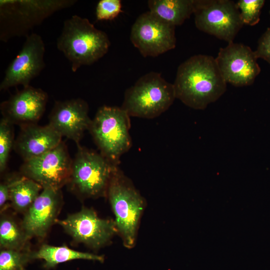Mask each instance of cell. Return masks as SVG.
<instances>
[{
	"mask_svg": "<svg viewBox=\"0 0 270 270\" xmlns=\"http://www.w3.org/2000/svg\"><path fill=\"white\" fill-rule=\"evenodd\" d=\"M215 58L194 55L178 67L173 84L176 98L196 110H204L216 101L226 90Z\"/></svg>",
	"mask_w": 270,
	"mask_h": 270,
	"instance_id": "6da1fadb",
	"label": "cell"
},
{
	"mask_svg": "<svg viewBox=\"0 0 270 270\" xmlns=\"http://www.w3.org/2000/svg\"><path fill=\"white\" fill-rule=\"evenodd\" d=\"M110 44L105 32L96 28L86 18L78 15L64 22L56 41L58 49L70 62L73 72L102 58Z\"/></svg>",
	"mask_w": 270,
	"mask_h": 270,
	"instance_id": "7a4b0ae2",
	"label": "cell"
},
{
	"mask_svg": "<svg viewBox=\"0 0 270 270\" xmlns=\"http://www.w3.org/2000/svg\"><path fill=\"white\" fill-rule=\"evenodd\" d=\"M76 0H0V40L28 36L30 31L54 12L68 8Z\"/></svg>",
	"mask_w": 270,
	"mask_h": 270,
	"instance_id": "3957f363",
	"label": "cell"
},
{
	"mask_svg": "<svg viewBox=\"0 0 270 270\" xmlns=\"http://www.w3.org/2000/svg\"><path fill=\"white\" fill-rule=\"evenodd\" d=\"M106 196L123 244L131 248L136 243L140 221L146 206L145 200L118 166L112 174Z\"/></svg>",
	"mask_w": 270,
	"mask_h": 270,
	"instance_id": "277c9868",
	"label": "cell"
},
{
	"mask_svg": "<svg viewBox=\"0 0 270 270\" xmlns=\"http://www.w3.org/2000/svg\"><path fill=\"white\" fill-rule=\"evenodd\" d=\"M176 98L173 84L151 72L126 90L121 108L130 117L154 118L167 110Z\"/></svg>",
	"mask_w": 270,
	"mask_h": 270,
	"instance_id": "5b68a950",
	"label": "cell"
},
{
	"mask_svg": "<svg viewBox=\"0 0 270 270\" xmlns=\"http://www.w3.org/2000/svg\"><path fill=\"white\" fill-rule=\"evenodd\" d=\"M130 128V116L121 107L104 106L98 109L88 130L100 153L118 166L120 156L132 145Z\"/></svg>",
	"mask_w": 270,
	"mask_h": 270,
	"instance_id": "8992f818",
	"label": "cell"
},
{
	"mask_svg": "<svg viewBox=\"0 0 270 270\" xmlns=\"http://www.w3.org/2000/svg\"><path fill=\"white\" fill-rule=\"evenodd\" d=\"M100 152L78 146L72 159L70 189L84 198L107 196L108 185L116 168Z\"/></svg>",
	"mask_w": 270,
	"mask_h": 270,
	"instance_id": "52a82bcc",
	"label": "cell"
},
{
	"mask_svg": "<svg viewBox=\"0 0 270 270\" xmlns=\"http://www.w3.org/2000/svg\"><path fill=\"white\" fill-rule=\"evenodd\" d=\"M194 14L197 28L228 43L244 24L236 2L230 0H194Z\"/></svg>",
	"mask_w": 270,
	"mask_h": 270,
	"instance_id": "ba28073f",
	"label": "cell"
},
{
	"mask_svg": "<svg viewBox=\"0 0 270 270\" xmlns=\"http://www.w3.org/2000/svg\"><path fill=\"white\" fill-rule=\"evenodd\" d=\"M176 26L148 11L132 24L130 40L144 57H156L176 46Z\"/></svg>",
	"mask_w": 270,
	"mask_h": 270,
	"instance_id": "9c48e42d",
	"label": "cell"
},
{
	"mask_svg": "<svg viewBox=\"0 0 270 270\" xmlns=\"http://www.w3.org/2000/svg\"><path fill=\"white\" fill-rule=\"evenodd\" d=\"M72 162L67 146L62 141L50 151L24 162L20 170L42 188L61 189L68 182Z\"/></svg>",
	"mask_w": 270,
	"mask_h": 270,
	"instance_id": "30bf717a",
	"label": "cell"
},
{
	"mask_svg": "<svg viewBox=\"0 0 270 270\" xmlns=\"http://www.w3.org/2000/svg\"><path fill=\"white\" fill-rule=\"evenodd\" d=\"M56 222L76 241L93 249L106 246L118 233L114 220L100 218L86 208Z\"/></svg>",
	"mask_w": 270,
	"mask_h": 270,
	"instance_id": "8fae6325",
	"label": "cell"
},
{
	"mask_svg": "<svg viewBox=\"0 0 270 270\" xmlns=\"http://www.w3.org/2000/svg\"><path fill=\"white\" fill-rule=\"evenodd\" d=\"M215 60L226 83L235 86L252 84L260 72L254 51L241 43H228Z\"/></svg>",
	"mask_w": 270,
	"mask_h": 270,
	"instance_id": "7c38bea8",
	"label": "cell"
},
{
	"mask_svg": "<svg viewBox=\"0 0 270 270\" xmlns=\"http://www.w3.org/2000/svg\"><path fill=\"white\" fill-rule=\"evenodd\" d=\"M22 47L6 68L0 84V90L22 85L30 86L45 66V46L42 37L32 33L26 36Z\"/></svg>",
	"mask_w": 270,
	"mask_h": 270,
	"instance_id": "4fadbf2b",
	"label": "cell"
},
{
	"mask_svg": "<svg viewBox=\"0 0 270 270\" xmlns=\"http://www.w3.org/2000/svg\"><path fill=\"white\" fill-rule=\"evenodd\" d=\"M88 110V103L80 98L56 101L50 114L48 124L62 137L73 140L78 146L92 120Z\"/></svg>",
	"mask_w": 270,
	"mask_h": 270,
	"instance_id": "5bb4252c",
	"label": "cell"
},
{
	"mask_svg": "<svg viewBox=\"0 0 270 270\" xmlns=\"http://www.w3.org/2000/svg\"><path fill=\"white\" fill-rule=\"evenodd\" d=\"M61 189L50 188L42 190L24 212L21 226L29 240L44 238L56 220L62 204Z\"/></svg>",
	"mask_w": 270,
	"mask_h": 270,
	"instance_id": "9a60e30c",
	"label": "cell"
},
{
	"mask_svg": "<svg viewBox=\"0 0 270 270\" xmlns=\"http://www.w3.org/2000/svg\"><path fill=\"white\" fill-rule=\"evenodd\" d=\"M48 100L42 90L30 85L0 104L3 118L20 127L36 124L42 116Z\"/></svg>",
	"mask_w": 270,
	"mask_h": 270,
	"instance_id": "2e32d148",
	"label": "cell"
},
{
	"mask_svg": "<svg viewBox=\"0 0 270 270\" xmlns=\"http://www.w3.org/2000/svg\"><path fill=\"white\" fill-rule=\"evenodd\" d=\"M62 141V136L48 124H32L20 127L13 148L24 162L50 151Z\"/></svg>",
	"mask_w": 270,
	"mask_h": 270,
	"instance_id": "e0dca14e",
	"label": "cell"
},
{
	"mask_svg": "<svg viewBox=\"0 0 270 270\" xmlns=\"http://www.w3.org/2000/svg\"><path fill=\"white\" fill-rule=\"evenodd\" d=\"M32 260L42 259L46 269L54 268L56 265L74 260H86L103 262V256L75 250L66 246H52L44 244L36 252H32Z\"/></svg>",
	"mask_w": 270,
	"mask_h": 270,
	"instance_id": "ac0fdd59",
	"label": "cell"
},
{
	"mask_svg": "<svg viewBox=\"0 0 270 270\" xmlns=\"http://www.w3.org/2000/svg\"><path fill=\"white\" fill-rule=\"evenodd\" d=\"M148 4L149 11L175 26L194 12V0H150Z\"/></svg>",
	"mask_w": 270,
	"mask_h": 270,
	"instance_id": "d6986e66",
	"label": "cell"
},
{
	"mask_svg": "<svg viewBox=\"0 0 270 270\" xmlns=\"http://www.w3.org/2000/svg\"><path fill=\"white\" fill-rule=\"evenodd\" d=\"M34 180L21 175H15L10 190V200L13 208L24 213L30 207L42 190Z\"/></svg>",
	"mask_w": 270,
	"mask_h": 270,
	"instance_id": "ffe728a7",
	"label": "cell"
},
{
	"mask_svg": "<svg viewBox=\"0 0 270 270\" xmlns=\"http://www.w3.org/2000/svg\"><path fill=\"white\" fill-rule=\"evenodd\" d=\"M28 240L21 226L8 216H2L0 222V246L3 249L24 250Z\"/></svg>",
	"mask_w": 270,
	"mask_h": 270,
	"instance_id": "44dd1931",
	"label": "cell"
},
{
	"mask_svg": "<svg viewBox=\"0 0 270 270\" xmlns=\"http://www.w3.org/2000/svg\"><path fill=\"white\" fill-rule=\"evenodd\" d=\"M32 260L29 249H3L0 252V270H21Z\"/></svg>",
	"mask_w": 270,
	"mask_h": 270,
	"instance_id": "7402d4cb",
	"label": "cell"
},
{
	"mask_svg": "<svg viewBox=\"0 0 270 270\" xmlns=\"http://www.w3.org/2000/svg\"><path fill=\"white\" fill-rule=\"evenodd\" d=\"M13 124L2 118L0 122V172L3 173L7 167L10 154L14 148Z\"/></svg>",
	"mask_w": 270,
	"mask_h": 270,
	"instance_id": "603a6c76",
	"label": "cell"
},
{
	"mask_svg": "<svg viewBox=\"0 0 270 270\" xmlns=\"http://www.w3.org/2000/svg\"><path fill=\"white\" fill-rule=\"evenodd\" d=\"M264 0H239L236 2L244 24L253 26L260 20Z\"/></svg>",
	"mask_w": 270,
	"mask_h": 270,
	"instance_id": "cb8c5ba5",
	"label": "cell"
},
{
	"mask_svg": "<svg viewBox=\"0 0 270 270\" xmlns=\"http://www.w3.org/2000/svg\"><path fill=\"white\" fill-rule=\"evenodd\" d=\"M122 12L120 0H100L96 6V15L97 20H112Z\"/></svg>",
	"mask_w": 270,
	"mask_h": 270,
	"instance_id": "d4e9b609",
	"label": "cell"
},
{
	"mask_svg": "<svg viewBox=\"0 0 270 270\" xmlns=\"http://www.w3.org/2000/svg\"><path fill=\"white\" fill-rule=\"evenodd\" d=\"M254 52L258 58H262L270 64V28H268L259 38Z\"/></svg>",
	"mask_w": 270,
	"mask_h": 270,
	"instance_id": "484cf974",
	"label": "cell"
},
{
	"mask_svg": "<svg viewBox=\"0 0 270 270\" xmlns=\"http://www.w3.org/2000/svg\"><path fill=\"white\" fill-rule=\"evenodd\" d=\"M14 174L8 177L0 184V207L2 210L10 200V190Z\"/></svg>",
	"mask_w": 270,
	"mask_h": 270,
	"instance_id": "4316f807",
	"label": "cell"
},
{
	"mask_svg": "<svg viewBox=\"0 0 270 270\" xmlns=\"http://www.w3.org/2000/svg\"><path fill=\"white\" fill-rule=\"evenodd\" d=\"M21 270H26L24 268H22Z\"/></svg>",
	"mask_w": 270,
	"mask_h": 270,
	"instance_id": "83f0119b",
	"label": "cell"
},
{
	"mask_svg": "<svg viewBox=\"0 0 270 270\" xmlns=\"http://www.w3.org/2000/svg\"></svg>",
	"mask_w": 270,
	"mask_h": 270,
	"instance_id": "f1b7e54d",
	"label": "cell"
}]
</instances>
